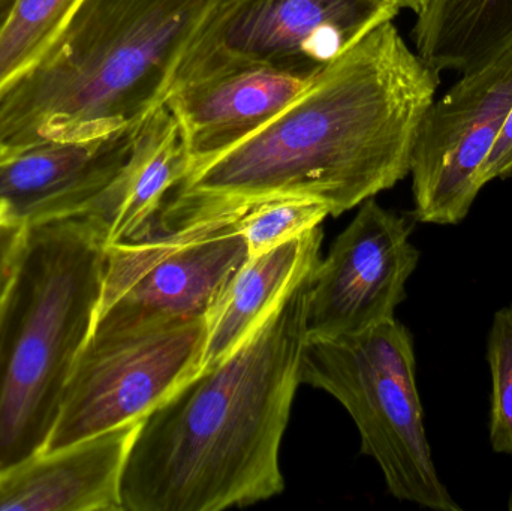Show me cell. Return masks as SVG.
Instances as JSON below:
<instances>
[{"label": "cell", "mask_w": 512, "mask_h": 511, "mask_svg": "<svg viewBox=\"0 0 512 511\" xmlns=\"http://www.w3.org/2000/svg\"><path fill=\"white\" fill-rule=\"evenodd\" d=\"M439 72L393 21L325 68L282 113L228 152L189 171L170 192L161 230L252 201L298 197L339 216L411 171L418 126Z\"/></svg>", "instance_id": "cell-1"}, {"label": "cell", "mask_w": 512, "mask_h": 511, "mask_svg": "<svg viewBox=\"0 0 512 511\" xmlns=\"http://www.w3.org/2000/svg\"><path fill=\"white\" fill-rule=\"evenodd\" d=\"M313 269L231 353L141 420L122 474L123 511L242 509L282 494L280 446L301 384Z\"/></svg>", "instance_id": "cell-2"}, {"label": "cell", "mask_w": 512, "mask_h": 511, "mask_svg": "<svg viewBox=\"0 0 512 511\" xmlns=\"http://www.w3.org/2000/svg\"><path fill=\"white\" fill-rule=\"evenodd\" d=\"M231 0H83L44 59L0 95V144L87 140L137 125Z\"/></svg>", "instance_id": "cell-3"}, {"label": "cell", "mask_w": 512, "mask_h": 511, "mask_svg": "<svg viewBox=\"0 0 512 511\" xmlns=\"http://www.w3.org/2000/svg\"><path fill=\"white\" fill-rule=\"evenodd\" d=\"M107 246L87 213L26 227L0 305V474L47 447L95 327Z\"/></svg>", "instance_id": "cell-4"}, {"label": "cell", "mask_w": 512, "mask_h": 511, "mask_svg": "<svg viewBox=\"0 0 512 511\" xmlns=\"http://www.w3.org/2000/svg\"><path fill=\"white\" fill-rule=\"evenodd\" d=\"M301 383L336 398L357 425L361 452L375 459L396 500L462 511L439 477L417 386L414 338L384 321L339 338H306Z\"/></svg>", "instance_id": "cell-5"}, {"label": "cell", "mask_w": 512, "mask_h": 511, "mask_svg": "<svg viewBox=\"0 0 512 511\" xmlns=\"http://www.w3.org/2000/svg\"><path fill=\"white\" fill-rule=\"evenodd\" d=\"M249 246L234 210L107 246L92 335L209 317Z\"/></svg>", "instance_id": "cell-6"}, {"label": "cell", "mask_w": 512, "mask_h": 511, "mask_svg": "<svg viewBox=\"0 0 512 511\" xmlns=\"http://www.w3.org/2000/svg\"><path fill=\"white\" fill-rule=\"evenodd\" d=\"M400 9L397 0H231L186 54L170 93L245 68L315 78Z\"/></svg>", "instance_id": "cell-7"}, {"label": "cell", "mask_w": 512, "mask_h": 511, "mask_svg": "<svg viewBox=\"0 0 512 511\" xmlns=\"http://www.w3.org/2000/svg\"><path fill=\"white\" fill-rule=\"evenodd\" d=\"M206 335V318H197L90 336L45 450L143 420L200 371Z\"/></svg>", "instance_id": "cell-8"}, {"label": "cell", "mask_w": 512, "mask_h": 511, "mask_svg": "<svg viewBox=\"0 0 512 511\" xmlns=\"http://www.w3.org/2000/svg\"><path fill=\"white\" fill-rule=\"evenodd\" d=\"M512 107V45L463 77L427 108L411 156L414 216L423 224L465 221L480 171Z\"/></svg>", "instance_id": "cell-9"}, {"label": "cell", "mask_w": 512, "mask_h": 511, "mask_svg": "<svg viewBox=\"0 0 512 511\" xmlns=\"http://www.w3.org/2000/svg\"><path fill=\"white\" fill-rule=\"evenodd\" d=\"M405 216L361 204L351 224L319 260L306 302L307 338H339L393 320L406 299V282L420 263Z\"/></svg>", "instance_id": "cell-10"}, {"label": "cell", "mask_w": 512, "mask_h": 511, "mask_svg": "<svg viewBox=\"0 0 512 511\" xmlns=\"http://www.w3.org/2000/svg\"><path fill=\"white\" fill-rule=\"evenodd\" d=\"M137 126L12 150L0 161V203L11 221L30 227L86 212L125 165Z\"/></svg>", "instance_id": "cell-11"}, {"label": "cell", "mask_w": 512, "mask_h": 511, "mask_svg": "<svg viewBox=\"0 0 512 511\" xmlns=\"http://www.w3.org/2000/svg\"><path fill=\"white\" fill-rule=\"evenodd\" d=\"M315 78L245 68L174 89L165 105L179 125L188 173L252 137Z\"/></svg>", "instance_id": "cell-12"}, {"label": "cell", "mask_w": 512, "mask_h": 511, "mask_svg": "<svg viewBox=\"0 0 512 511\" xmlns=\"http://www.w3.org/2000/svg\"><path fill=\"white\" fill-rule=\"evenodd\" d=\"M140 423L44 450L0 474V511H123L122 474Z\"/></svg>", "instance_id": "cell-13"}, {"label": "cell", "mask_w": 512, "mask_h": 511, "mask_svg": "<svg viewBox=\"0 0 512 511\" xmlns=\"http://www.w3.org/2000/svg\"><path fill=\"white\" fill-rule=\"evenodd\" d=\"M186 173L179 125L161 105L138 123L125 165L84 213L104 227L108 245L143 239Z\"/></svg>", "instance_id": "cell-14"}, {"label": "cell", "mask_w": 512, "mask_h": 511, "mask_svg": "<svg viewBox=\"0 0 512 511\" xmlns=\"http://www.w3.org/2000/svg\"><path fill=\"white\" fill-rule=\"evenodd\" d=\"M321 243L322 230L316 227L246 260L207 317L200 369L231 353L318 264Z\"/></svg>", "instance_id": "cell-15"}, {"label": "cell", "mask_w": 512, "mask_h": 511, "mask_svg": "<svg viewBox=\"0 0 512 511\" xmlns=\"http://www.w3.org/2000/svg\"><path fill=\"white\" fill-rule=\"evenodd\" d=\"M412 38L439 74L471 71L511 47L512 0H429Z\"/></svg>", "instance_id": "cell-16"}, {"label": "cell", "mask_w": 512, "mask_h": 511, "mask_svg": "<svg viewBox=\"0 0 512 511\" xmlns=\"http://www.w3.org/2000/svg\"><path fill=\"white\" fill-rule=\"evenodd\" d=\"M83 0H15L0 29V95L56 44Z\"/></svg>", "instance_id": "cell-17"}, {"label": "cell", "mask_w": 512, "mask_h": 511, "mask_svg": "<svg viewBox=\"0 0 512 511\" xmlns=\"http://www.w3.org/2000/svg\"><path fill=\"white\" fill-rule=\"evenodd\" d=\"M227 210L236 213L237 228L248 242L249 257L319 227L331 215L325 204L298 197L265 198Z\"/></svg>", "instance_id": "cell-18"}, {"label": "cell", "mask_w": 512, "mask_h": 511, "mask_svg": "<svg viewBox=\"0 0 512 511\" xmlns=\"http://www.w3.org/2000/svg\"><path fill=\"white\" fill-rule=\"evenodd\" d=\"M487 363L492 374L490 446L493 452L512 456V303L493 317Z\"/></svg>", "instance_id": "cell-19"}, {"label": "cell", "mask_w": 512, "mask_h": 511, "mask_svg": "<svg viewBox=\"0 0 512 511\" xmlns=\"http://www.w3.org/2000/svg\"><path fill=\"white\" fill-rule=\"evenodd\" d=\"M496 179L512 180V107L502 126L501 134L480 171V183L483 188Z\"/></svg>", "instance_id": "cell-20"}, {"label": "cell", "mask_w": 512, "mask_h": 511, "mask_svg": "<svg viewBox=\"0 0 512 511\" xmlns=\"http://www.w3.org/2000/svg\"><path fill=\"white\" fill-rule=\"evenodd\" d=\"M26 227L20 224H0V305L11 284L23 246Z\"/></svg>", "instance_id": "cell-21"}, {"label": "cell", "mask_w": 512, "mask_h": 511, "mask_svg": "<svg viewBox=\"0 0 512 511\" xmlns=\"http://www.w3.org/2000/svg\"><path fill=\"white\" fill-rule=\"evenodd\" d=\"M397 2H399L400 8L411 9V11L418 15L426 8L429 0H397Z\"/></svg>", "instance_id": "cell-22"}, {"label": "cell", "mask_w": 512, "mask_h": 511, "mask_svg": "<svg viewBox=\"0 0 512 511\" xmlns=\"http://www.w3.org/2000/svg\"><path fill=\"white\" fill-rule=\"evenodd\" d=\"M14 2L15 0H0V29H2L3 24H5Z\"/></svg>", "instance_id": "cell-23"}, {"label": "cell", "mask_w": 512, "mask_h": 511, "mask_svg": "<svg viewBox=\"0 0 512 511\" xmlns=\"http://www.w3.org/2000/svg\"><path fill=\"white\" fill-rule=\"evenodd\" d=\"M8 222H12L9 218L8 206L5 203H0V224H8Z\"/></svg>", "instance_id": "cell-24"}, {"label": "cell", "mask_w": 512, "mask_h": 511, "mask_svg": "<svg viewBox=\"0 0 512 511\" xmlns=\"http://www.w3.org/2000/svg\"><path fill=\"white\" fill-rule=\"evenodd\" d=\"M9 150H6L5 147L2 146V144H0V161H3V159L6 158V156L9 155Z\"/></svg>", "instance_id": "cell-25"}, {"label": "cell", "mask_w": 512, "mask_h": 511, "mask_svg": "<svg viewBox=\"0 0 512 511\" xmlns=\"http://www.w3.org/2000/svg\"><path fill=\"white\" fill-rule=\"evenodd\" d=\"M508 510L512 511V491L510 494V498H508Z\"/></svg>", "instance_id": "cell-26"}]
</instances>
